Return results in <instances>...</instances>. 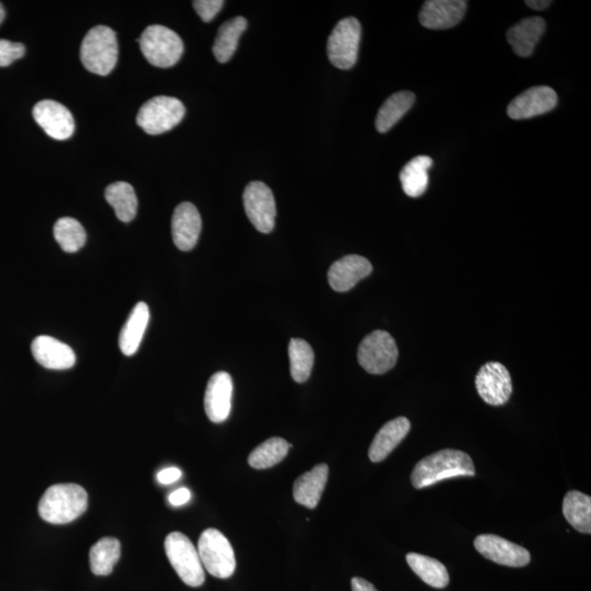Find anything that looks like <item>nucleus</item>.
<instances>
[{"label":"nucleus","instance_id":"f257e3e1","mask_svg":"<svg viewBox=\"0 0 591 591\" xmlns=\"http://www.w3.org/2000/svg\"><path fill=\"white\" fill-rule=\"evenodd\" d=\"M474 475V461L468 453L444 449L421 460L412 472L411 481L415 489L421 490L444 480Z\"/></svg>","mask_w":591,"mask_h":591},{"label":"nucleus","instance_id":"f03ea898","mask_svg":"<svg viewBox=\"0 0 591 591\" xmlns=\"http://www.w3.org/2000/svg\"><path fill=\"white\" fill-rule=\"evenodd\" d=\"M88 508V493L74 484H56L46 491L39 503L40 517L52 525L73 523Z\"/></svg>","mask_w":591,"mask_h":591},{"label":"nucleus","instance_id":"7ed1b4c3","mask_svg":"<svg viewBox=\"0 0 591 591\" xmlns=\"http://www.w3.org/2000/svg\"><path fill=\"white\" fill-rule=\"evenodd\" d=\"M118 46L116 32L97 25L85 36L80 48L81 63L89 72L107 76L117 63Z\"/></svg>","mask_w":591,"mask_h":591},{"label":"nucleus","instance_id":"20e7f679","mask_svg":"<svg viewBox=\"0 0 591 591\" xmlns=\"http://www.w3.org/2000/svg\"><path fill=\"white\" fill-rule=\"evenodd\" d=\"M138 43L146 59L160 68L175 66L184 51L181 37L175 31L159 25L148 26L140 36Z\"/></svg>","mask_w":591,"mask_h":591},{"label":"nucleus","instance_id":"39448f33","mask_svg":"<svg viewBox=\"0 0 591 591\" xmlns=\"http://www.w3.org/2000/svg\"><path fill=\"white\" fill-rule=\"evenodd\" d=\"M168 560L182 579L191 587H199L205 582V571L197 547L186 535L171 533L165 541Z\"/></svg>","mask_w":591,"mask_h":591},{"label":"nucleus","instance_id":"423d86ee","mask_svg":"<svg viewBox=\"0 0 591 591\" xmlns=\"http://www.w3.org/2000/svg\"><path fill=\"white\" fill-rule=\"evenodd\" d=\"M199 555L204 569L217 578H229L236 571L235 551L229 540L217 529H206L199 540Z\"/></svg>","mask_w":591,"mask_h":591},{"label":"nucleus","instance_id":"0eeeda50","mask_svg":"<svg viewBox=\"0 0 591 591\" xmlns=\"http://www.w3.org/2000/svg\"><path fill=\"white\" fill-rule=\"evenodd\" d=\"M186 116V107L172 97H156L140 107L138 124L149 135H160L171 131Z\"/></svg>","mask_w":591,"mask_h":591},{"label":"nucleus","instance_id":"6e6552de","mask_svg":"<svg viewBox=\"0 0 591 591\" xmlns=\"http://www.w3.org/2000/svg\"><path fill=\"white\" fill-rule=\"evenodd\" d=\"M398 356V346L392 334L377 330L362 340L357 359L367 372L382 375L397 364Z\"/></svg>","mask_w":591,"mask_h":591},{"label":"nucleus","instance_id":"1a4fd4ad","mask_svg":"<svg viewBox=\"0 0 591 591\" xmlns=\"http://www.w3.org/2000/svg\"><path fill=\"white\" fill-rule=\"evenodd\" d=\"M362 25L356 18L341 20L329 36L328 56L336 68L347 70L359 58Z\"/></svg>","mask_w":591,"mask_h":591},{"label":"nucleus","instance_id":"9d476101","mask_svg":"<svg viewBox=\"0 0 591 591\" xmlns=\"http://www.w3.org/2000/svg\"><path fill=\"white\" fill-rule=\"evenodd\" d=\"M243 205L251 224L262 233L274 229L276 219V203L272 189L263 182L254 181L248 184L243 193Z\"/></svg>","mask_w":591,"mask_h":591},{"label":"nucleus","instance_id":"9b49d317","mask_svg":"<svg viewBox=\"0 0 591 591\" xmlns=\"http://www.w3.org/2000/svg\"><path fill=\"white\" fill-rule=\"evenodd\" d=\"M475 387L482 400L487 404H506L513 393L511 373L501 362H487L476 375Z\"/></svg>","mask_w":591,"mask_h":591},{"label":"nucleus","instance_id":"f8f14e48","mask_svg":"<svg viewBox=\"0 0 591 591\" xmlns=\"http://www.w3.org/2000/svg\"><path fill=\"white\" fill-rule=\"evenodd\" d=\"M475 549L487 560L509 567L528 566L531 555L528 550L495 535H482L474 540Z\"/></svg>","mask_w":591,"mask_h":591},{"label":"nucleus","instance_id":"ddd939ff","mask_svg":"<svg viewBox=\"0 0 591 591\" xmlns=\"http://www.w3.org/2000/svg\"><path fill=\"white\" fill-rule=\"evenodd\" d=\"M557 95L547 86H536L523 92L507 107L513 120H528L550 112L557 106Z\"/></svg>","mask_w":591,"mask_h":591},{"label":"nucleus","instance_id":"4468645a","mask_svg":"<svg viewBox=\"0 0 591 591\" xmlns=\"http://www.w3.org/2000/svg\"><path fill=\"white\" fill-rule=\"evenodd\" d=\"M34 117L48 137L54 139H68L75 132L73 114L56 101L43 100L37 103L34 108Z\"/></svg>","mask_w":591,"mask_h":591},{"label":"nucleus","instance_id":"2eb2a0df","mask_svg":"<svg viewBox=\"0 0 591 591\" xmlns=\"http://www.w3.org/2000/svg\"><path fill=\"white\" fill-rule=\"evenodd\" d=\"M232 392L233 383L229 373L219 372L211 376L204 399L206 415L211 422L222 423L229 417Z\"/></svg>","mask_w":591,"mask_h":591},{"label":"nucleus","instance_id":"dca6fc26","mask_svg":"<svg viewBox=\"0 0 591 591\" xmlns=\"http://www.w3.org/2000/svg\"><path fill=\"white\" fill-rule=\"evenodd\" d=\"M466 5L464 0H428L421 9V25L431 30L453 28L464 19Z\"/></svg>","mask_w":591,"mask_h":591},{"label":"nucleus","instance_id":"f3484780","mask_svg":"<svg viewBox=\"0 0 591 591\" xmlns=\"http://www.w3.org/2000/svg\"><path fill=\"white\" fill-rule=\"evenodd\" d=\"M173 242L181 251H191L199 241L202 230V219L192 203L178 206L172 216Z\"/></svg>","mask_w":591,"mask_h":591},{"label":"nucleus","instance_id":"a211bd4d","mask_svg":"<svg viewBox=\"0 0 591 591\" xmlns=\"http://www.w3.org/2000/svg\"><path fill=\"white\" fill-rule=\"evenodd\" d=\"M372 272V265L366 258L352 254L331 265L328 273L329 284L335 291H349Z\"/></svg>","mask_w":591,"mask_h":591},{"label":"nucleus","instance_id":"6ab92c4d","mask_svg":"<svg viewBox=\"0 0 591 591\" xmlns=\"http://www.w3.org/2000/svg\"><path fill=\"white\" fill-rule=\"evenodd\" d=\"M32 354L39 364L47 370L66 371L76 364L72 347L52 336H37L31 345Z\"/></svg>","mask_w":591,"mask_h":591},{"label":"nucleus","instance_id":"aec40b11","mask_svg":"<svg viewBox=\"0 0 591 591\" xmlns=\"http://www.w3.org/2000/svg\"><path fill=\"white\" fill-rule=\"evenodd\" d=\"M545 31V21L541 17H530L520 21L507 31V41L515 54L520 57L533 56L535 48Z\"/></svg>","mask_w":591,"mask_h":591},{"label":"nucleus","instance_id":"412c9836","mask_svg":"<svg viewBox=\"0 0 591 591\" xmlns=\"http://www.w3.org/2000/svg\"><path fill=\"white\" fill-rule=\"evenodd\" d=\"M410 430L411 423L406 417H398L383 425L373 438L368 453L372 463H382L386 459L408 435Z\"/></svg>","mask_w":591,"mask_h":591},{"label":"nucleus","instance_id":"4be33fe9","mask_svg":"<svg viewBox=\"0 0 591 591\" xmlns=\"http://www.w3.org/2000/svg\"><path fill=\"white\" fill-rule=\"evenodd\" d=\"M329 478V466L320 464L298 478L294 484V498L309 509L318 506Z\"/></svg>","mask_w":591,"mask_h":591},{"label":"nucleus","instance_id":"5701e85b","mask_svg":"<svg viewBox=\"0 0 591 591\" xmlns=\"http://www.w3.org/2000/svg\"><path fill=\"white\" fill-rule=\"evenodd\" d=\"M149 308L145 302H138L134 307L131 314L118 338L120 350L126 356H133L142 343L146 329L149 322Z\"/></svg>","mask_w":591,"mask_h":591},{"label":"nucleus","instance_id":"b1692460","mask_svg":"<svg viewBox=\"0 0 591 591\" xmlns=\"http://www.w3.org/2000/svg\"><path fill=\"white\" fill-rule=\"evenodd\" d=\"M432 166L431 157L417 156L403 167L400 172V181L408 197L420 198L426 192L428 183H430L428 170Z\"/></svg>","mask_w":591,"mask_h":591},{"label":"nucleus","instance_id":"393cba45","mask_svg":"<svg viewBox=\"0 0 591 591\" xmlns=\"http://www.w3.org/2000/svg\"><path fill=\"white\" fill-rule=\"evenodd\" d=\"M247 26L248 21L243 17L232 18L220 26L213 46V53L217 61L221 64L230 61L237 50L240 36L247 30Z\"/></svg>","mask_w":591,"mask_h":591},{"label":"nucleus","instance_id":"a878e982","mask_svg":"<svg viewBox=\"0 0 591 591\" xmlns=\"http://www.w3.org/2000/svg\"><path fill=\"white\" fill-rule=\"evenodd\" d=\"M414 102L415 95L410 91H399L388 97L377 114V131L379 133L390 131L413 107Z\"/></svg>","mask_w":591,"mask_h":591},{"label":"nucleus","instance_id":"bb28decb","mask_svg":"<svg viewBox=\"0 0 591 591\" xmlns=\"http://www.w3.org/2000/svg\"><path fill=\"white\" fill-rule=\"evenodd\" d=\"M563 514L567 523L582 534L591 533V498L582 492H568L563 501Z\"/></svg>","mask_w":591,"mask_h":591},{"label":"nucleus","instance_id":"cd10ccee","mask_svg":"<svg viewBox=\"0 0 591 591\" xmlns=\"http://www.w3.org/2000/svg\"><path fill=\"white\" fill-rule=\"evenodd\" d=\"M106 199L116 211L118 219L129 222L138 213V198L131 184L127 182H116L110 184L106 189Z\"/></svg>","mask_w":591,"mask_h":591},{"label":"nucleus","instance_id":"c85d7f7f","mask_svg":"<svg viewBox=\"0 0 591 591\" xmlns=\"http://www.w3.org/2000/svg\"><path fill=\"white\" fill-rule=\"evenodd\" d=\"M409 566L423 582L431 587L443 589L449 584V574L443 563L417 553H409L406 555Z\"/></svg>","mask_w":591,"mask_h":591},{"label":"nucleus","instance_id":"c756f323","mask_svg":"<svg viewBox=\"0 0 591 591\" xmlns=\"http://www.w3.org/2000/svg\"><path fill=\"white\" fill-rule=\"evenodd\" d=\"M121 542L111 536L102 538L90 549L91 572L97 576H107L120 560Z\"/></svg>","mask_w":591,"mask_h":591},{"label":"nucleus","instance_id":"7c9ffc66","mask_svg":"<svg viewBox=\"0 0 591 591\" xmlns=\"http://www.w3.org/2000/svg\"><path fill=\"white\" fill-rule=\"evenodd\" d=\"M291 447L283 438H270L249 455V464L258 470L272 468L286 458Z\"/></svg>","mask_w":591,"mask_h":591},{"label":"nucleus","instance_id":"2f4dec72","mask_svg":"<svg viewBox=\"0 0 591 591\" xmlns=\"http://www.w3.org/2000/svg\"><path fill=\"white\" fill-rule=\"evenodd\" d=\"M290 373L298 383L306 382L311 375L314 354L308 341L291 339L290 347Z\"/></svg>","mask_w":591,"mask_h":591},{"label":"nucleus","instance_id":"473e14b6","mask_svg":"<svg viewBox=\"0 0 591 591\" xmlns=\"http://www.w3.org/2000/svg\"><path fill=\"white\" fill-rule=\"evenodd\" d=\"M54 238L67 253H75L86 245L87 235L84 227L78 220L63 217L54 226Z\"/></svg>","mask_w":591,"mask_h":591},{"label":"nucleus","instance_id":"72a5a7b5","mask_svg":"<svg viewBox=\"0 0 591 591\" xmlns=\"http://www.w3.org/2000/svg\"><path fill=\"white\" fill-rule=\"evenodd\" d=\"M25 47L21 43L0 39V67H6L24 57Z\"/></svg>","mask_w":591,"mask_h":591},{"label":"nucleus","instance_id":"f704fd0d","mask_svg":"<svg viewBox=\"0 0 591 591\" xmlns=\"http://www.w3.org/2000/svg\"><path fill=\"white\" fill-rule=\"evenodd\" d=\"M224 5L225 2L222 0H195L193 2L194 9L197 10L199 18L204 23H210L219 14Z\"/></svg>","mask_w":591,"mask_h":591},{"label":"nucleus","instance_id":"c9c22d12","mask_svg":"<svg viewBox=\"0 0 591 591\" xmlns=\"http://www.w3.org/2000/svg\"><path fill=\"white\" fill-rule=\"evenodd\" d=\"M182 476V471L176 466H171V468H166L161 470L158 474H157V480L159 481V484L164 485H169L175 484L178 480H180Z\"/></svg>","mask_w":591,"mask_h":591},{"label":"nucleus","instance_id":"e433bc0d","mask_svg":"<svg viewBox=\"0 0 591 591\" xmlns=\"http://www.w3.org/2000/svg\"><path fill=\"white\" fill-rule=\"evenodd\" d=\"M191 492L187 487H181L169 495V502L172 506L180 507L186 505L191 500Z\"/></svg>","mask_w":591,"mask_h":591},{"label":"nucleus","instance_id":"4c0bfd02","mask_svg":"<svg viewBox=\"0 0 591 591\" xmlns=\"http://www.w3.org/2000/svg\"><path fill=\"white\" fill-rule=\"evenodd\" d=\"M352 591H378L372 583L368 580L360 577H354L352 579Z\"/></svg>","mask_w":591,"mask_h":591},{"label":"nucleus","instance_id":"58836bf2","mask_svg":"<svg viewBox=\"0 0 591 591\" xmlns=\"http://www.w3.org/2000/svg\"><path fill=\"white\" fill-rule=\"evenodd\" d=\"M552 2L550 0H527L525 5L531 9L544 10L550 6Z\"/></svg>","mask_w":591,"mask_h":591},{"label":"nucleus","instance_id":"ea45409f","mask_svg":"<svg viewBox=\"0 0 591 591\" xmlns=\"http://www.w3.org/2000/svg\"><path fill=\"white\" fill-rule=\"evenodd\" d=\"M5 17H6V13H5L4 6L2 3H0V25L3 24Z\"/></svg>","mask_w":591,"mask_h":591}]
</instances>
